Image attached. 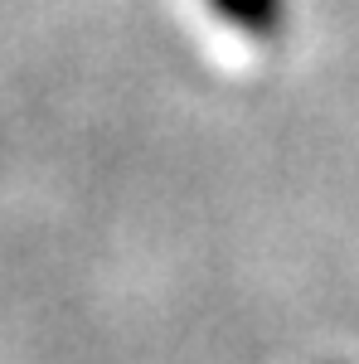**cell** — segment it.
Here are the masks:
<instances>
[{"label":"cell","instance_id":"1","mask_svg":"<svg viewBox=\"0 0 359 364\" xmlns=\"http://www.w3.org/2000/svg\"><path fill=\"white\" fill-rule=\"evenodd\" d=\"M209 10L252 39H272L286 25V0H209Z\"/></svg>","mask_w":359,"mask_h":364}]
</instances>
